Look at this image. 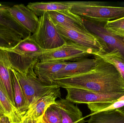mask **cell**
I'll return each instance as SVG.
<instances>
[{"label":"cell","mask_w":124,"mask_h":123,"mask_svg":"<svg viewBox=\"0 0 124 123\" xmlns=\"http://www.w3.org/2000/svg\"><path fill=\"white\" fill-rule=\"evenodd\" d=\"M68 62L64 61L40 62L36 64L33 68L37 77L42 82L53 84L57 74L63 69Z\"/></svg>","instance_id":"12"},{"label":"cell","mask_w":124,"mask_h":123,"mask_svg":"<svg viewBox=\"0 0 124 123\" xmlns=\"http://www.w3.org/2000/svg\"><path fill=\"white\" fill-rule=\"evenodd\" d=\"M37 123H44L43 121V116L38 120Z\"/></svg>","instance_id":"28"},{"label":"cell","mask_w":124,"mask_h":123,"mask_svg":"<svg viewBox=\"0 0 124 123\" xmlns=\"http://www.w3.org/2000/svg\"><path fill=\"white\" fill-rule=\"evenodd\" d=\"M96 56L97 64L91 71L55 79L54 83L64 89L77 88L102 94L124 93V81L119 71L113 65Z\"/></svg>","instance_id":"1"},{"label":"cell","mask_w":124,"mask_h":123,"mask_svg":"<svg viewBox=\"0 0 124 123\" xmlns=\"http://www.w3.org/2000/svg\"><path fill=\"white\" fill-rule=\"evenodd\" d=\"M95 55L92 50L69 41L64 45L51 50H44L39 57L40 62L76 61L86 58L90 56Z\"/></svg>","instance_id":"6"},{"label":"cell","mask_w":124,"mask_h":123,"mask_svg":"<svg viewBox=\"0 0 124 123\" xmlns=\"http://www.w3.org/2000/svg\"><path fill=\"white\" fill-rule=\"evenodd\" d=\"M0 115L7 117L11 123H21L23 117L13 104L6 92L0 87Z\"/></svg>","instance_id":"17"},{"label":"cell","mask_w":124,"mask_h":123,"mask_svg":"<svg viewBox=\"0 0 124 123\" xmlns=\"http://www.w3.org/2000/svg\"><path fill=\"white\" fill-rule=\"evenodd\" d=\"M118 110H119L120 111L124 113V106L120 108H119Z\"/></svg>","instance_id":"29"},{"label":"cell","mask_w":124,"mask_h":123,"mask_svg":"<svg viewBox=\"0 0 124 123\" xmlns=\"http://www.w3.org/2000/svg\"><path fill=\"white\" fill-rule=\"evenodd\" d=\"M39 20L38 27L31 37L42 49H54L66 42L58 32L48 12L39 17Z\"/></svg>","instance_id":"5"},{"label":"cell","mask_w":124,"mask_h":123,"mask_svg":"<svg viewBox=\"0 0 124 123\" xmlns=\"http://www.w3.org/2000/svg\"><path fill=\"white\" fill-rule=\"evenodd\" d=\"M2 49L7 53L10 67L24 74L33 71L44 51L31 36L23 39L14 47Z\"/></svg>","instance_id":"2"},{"label":"cell","mask_w":124,"mask_h":123,"mask_svg":"<svg viewBox=\"0 0 124 123\" xmlns=\"http://www.w3.org/2000/svg\"><path fill=\"white\" fill-rule=\"evenodd\" d=\"M88 123H124V113L118 109L92 113Z\"/></svg>","instance_id":"20"},{"label":"cell","mask_w":124,"mask_h":123,"mask_svg":"<svg viewBox=\"0 0 124 123\" xmlns=\"http://www.w3.org/2000/svg\"><path fill=\"white\" fill-rule=\"evenodd\" d=\"M62 116V123H85L82 113L74 103L66 99L56 101Z\"/></svg>","instance_id":"16"},{"label":"cell","mask_w":124,"mask_h":123,"mask_svg":"<svg viewBox=\"0 0 124 123\" xmlns=\"http://www.w3.org/2000/svg\"><path fill=\"white\" fill-rule=\"evenodd\" d=\"M38 120H33L27 118H23L21 123H37Z\"/></svg>","instance_id":"26"},{"label":"cell","mask_w":124,"mask_h":123,"mask_svg":"<svg viewBox=\"0 0 124 123\" xmlns=\"http://www.w3.org/2000/svg\"><path fill=\"white\" fill-rule=\"evenodd\" d=\"M58 32L66 41L72 42L92 50L95 56L105 52L104 45L96 36L88 31H78L67 28L60 25H55Z\"/></svg>","instance_id":"7"},{"label":"cell","mask_w":124,"mask_h":123,"mask_svg":"<svg viewBox=\"0 0 124 123\" xmlns=\"http://www.w3.org/2000/svg\"><path fill=\"white\" fill-rule=\"evenodd\" d=\"M10 71L11 77L15 107L24 116L26 113V111L25 108V100L23 91L14 71L11 67Z\"/></svg>","instance_id":"22"},{"label":"cell","mask_w":124,"mask_h":123,"mask_svg":"<svg viewBox=\"0 0 124 123\" xmlns=\"http://www.w3.org/2000/svg\"><path fill=\"white\" fill-rule=\"evenodd\" d=\"M10 68L6 51L0 48V87L6 92L15 106Z\"/></svg>","instance_id":"15"},{"label":"cell","mask_w":124,"mask_h":123,"mask_svg":"<svg viewBox=\"0 0 124 123\" xmlns=\"http://www.w3.org/2000/svg\"><path fill=\"white\" fill-rule=\"evenodd\" d=\"M61 97L60 87H59L47 93L34 103L27 110L23 118L38 120L43 116L48 107L55 103L56 99Z\"/></svg>","instance_id":"11"},{"label":"cell","mask_w":124,"mask_h":123,"mask_svg":"<svg viewBox=\"0 0 124 123\" xmlns=\"http://www.w3.org/2000/svg\"><path fill=\"white\" fill-rule=\"evenodd\" d=\"M113 65L121 74L124 81V56L117 49L98 56Z\"/></svg>","instance_id":"23"},{"label":"cell","mask_w":124,"mask_h":123,"mask_svg":"<svg viewBox=\"0 0 124 123\" xmlns=\"http://www.w3.org/2000/svg\"><path fill=\"white\" fill-rule=\"evenodd\" d=\"M27 6L39 17L46 12L54 11H69L71 4L69 1L31 2Z\"/></svg>","instance_id":"19"},{"label":"cell","mask_w":124,"mask_h":123,"mask_svg":"<svg viewBox=\"0 0 124 123\" xmlns=\"http://www.w3.org/2000/svg\"><path fill=\"white\" fill-rule=\"evenodd\" d=\"M9 11L12 17L31 34L35 32L39 23V17L24 4L10 6Z\"/></svg>","instance_id":"10"},{"label":"cell","mask_w":124,"mask_h":123,"mask_svg":"<svg viewBox=\"0 0 124 123\" xmlns=\"http://www.w3.org/2000/svg\"><path fill=\"white\" fill-rule=\"evenodd\" d=\"M14 71L24 94L26 112L30 107L39 99L59 87L55 84H50L42 82L37 77L34 70L26 74L15 71Z\"/></svg>","instance_id":"4"},{"label":"cell","mask_w":124,"mask_h":123,"mask_svg":"<svg viewBox=\"0 0 124 123\" xmlns=\"http://www.w3.org/2000/svg\"><path fill=\"white\" fill-rule=\"evenodd\" d=\"M65 89L67 93L66 99L73 103L86 104L87 105L114 102L124 96V93L102 94L77 88Z\"/></svg>","instance_id":"9"},{"label":"cell","mask_w":124,"mask_h":123,"mask_svg":"<svg viewBox=\"0 0 124 123\" xmlns=\"http://www.w3.org/2000/svg\"><path fill=\"white\" fill-rule=\"evenodd\" d=\"M0 123H11L9 118L4 116L0 115Z\"/></svg>","instance_id":"27"},{"label":"cell","mask_w":124,"mask_h":123,"mask_svg":"<svg viewBox=\"0 0 124 123\" xmlns=\"http://www.w3.org/2000/svg\"><path fill=\"white\" fill-rule=\"evenodd\" d=\"M123 38H124V37H123Z\"/></svg>","instance_id":"30"},{"label":"cell","mask_w":124,"mask_h":123,"mask_svg":"<svg viewBox=\"0 0 124 123\" xmlns=\"http://www.w3.org/2000/svg\"><path fill=\"white\" fill-rule=\"evenodd\" d=\"M10 6L0 3V25L8 27L25 39L31 36V33L17 22L9 11Z\"/></svg>","instance_id":"18"},{"label":"cell","mask_w":124,"mask_h":123,"mask_svg":"<svg viewBox=\"0 0 124 123\" xmlns=\"http://www.w3.org/2000/svg\"><path fill=\"white\" fill-rule=\"evenodd\" d=\"M97 58L95 56L94 58H86L67 63L63 69L57 74L55 79L86 73L93 69L97 65Z\"/></svg>","instance_id":"14"},{"label":"cell","mask_w":124,"mask_h":123,"mask_svg":"<svg viewBox=\"0 0 124 123\" xmlns=\"http://www.w3.org/2000/svg\"><path fill=\"white\" fill-rule=\"evenodd\" d=\"M54 25H60L78 31H87L82 17L70 11H54L48 12Z\"/></svg>","instance_id":"13"},{"label":"cell","mask_w":124,"mask_h":123,"mask_svg":"<svg viewBox=\"0 0 124 123\" xmlns=\"http://www.w3.org/2000/svg\"><path fill=\"white\" fill-rule=\"evenodd\" d=\"M104 27L111 34L124 37V17L115 20L105 22Z\"/></svg>","instance_id":"25"},{"label":"cell","mask_w":124,"mask_h":123,"mask_svg":"<svg viewBox=\"0 0 124 123\" xmlns=\"http://www.w3.org/2000/svg\"><path fill=\"white\" fill-rule=\"evenodd\" d=\"M69 2V11L83 18L106 22L124 17V7L104 6L95 1Z\"/></svg>","instance_id":"3"},{"label":"cell","mask_w":124,"mask_h":123,"mask_svg":"<svg viewBox=\"0 0 124 123\" xmlns=\"http://www.w3.org/2000/svg\"><path fill=\"white\" fill-rule=\"evenodd\" d=\"M83 19L85 28L100 40L105 47V52L117 49L124 56V39L123 37L109 32L104 27L105 22Z\"/></svg>","instance_id":"8"},{"label":"cell","mask_w":124,"mask_h":123,"mask_svg":"<svg viewBox=\"0 0 124 123\" xmlns=\"http://www.w3.org/2000/svg\"><path fill=\"white\" fill-rule=\"evenodd\" d=\"M23 39L18 33L0 25V48L6 49L15 47Z\"/></svg>","instance_id":"21"},{"label":"cell","mask_w":124,"mask_h":123,"mask_svg":"<svg viewBox=\"0 0 124 123\" xmlns=\"http://www.w3.org/2000/svg\"><path fill=\"white\" fill-rule=\"evenodd\" d=\"M43 120L45 123H62V116L56 102L46 109L43 115Z\"/></svg>","instance_id":"24"}]
</instances>
